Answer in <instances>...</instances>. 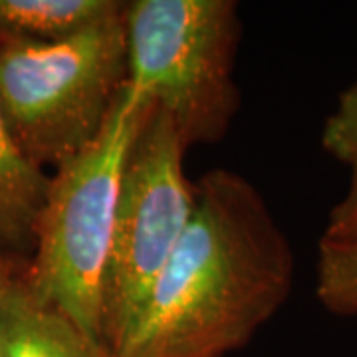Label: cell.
<instances>
[{"label":"cell","instance_id":"7c38bea8","mask_svg":"<svg viewBox=\"0 0 357 357\" xmlns=\"http://www.w3.org/2000/svg\"><path fill=\"white\" fill-rule=\"evenodd\" d=\"M24 268H20V264L16 262L14 256L2 255L0 252V302L2 298L6 296V292L13 288V284L16 282V278L22 274Z\"/></svg>","mask_w":357,"mask_h":357},{"label":"cell","instance_id":"6da1fadb","mask_svg":"<svg viewBox=\"0 0 357 357\" xmlns=\"http://www.w3.org/2000/svg\"><path fill=\"white\" fill-rule=\"evenodd\" d=\"M294 252L243 175L213 169L192 218L114 357H227L288 300Z\"/></svg>","mask_w":357,"mask_h":357},{"label":"cell","instance_id":"5b68a950","mask_svg":"<svg viewBox=\"0 0 357 357\" xmlns=\"http://www.w3.org/2000/svg\"><path fill=\"white\" fill-rule=\"evenodd\" d=\"M187 145L161 109L149 103L123 165L103 292V344L123 340L175 252L195 208L185 175Z\"/></svg>","mask_w":357,"mask_h":357},{"label":"cell","instance_id":"52a82bcc","mask_svg":"<svg viewBox=\"0 0 357 357\" xmlns=\"http://www.w3.org/2000/svg\"><path fill=\"white\" fill-rule=\"evenodd\" d=\"M50 177L32 165L10 137L0 114V252L22 255L34 246L36 222Z\"/></svg>","mask_w":357,"mask_h":357},{"label":"cell","instance_id":"3957f363","mask_svg":"<svg viewBox=\"0 0 357 357\" xmlns=\"http://www.w3.org/2000/svg\"><path fill=\"white\" fill-rule=\"evenodd\" d=\"M126 82V13L58 42L0 44V114L20 153L42 171L100 135Z\"/></svg>","mask_w":357,"mask_h":357},{"label":"cell","instance_id":"277c9868","mask_svg":"<svg viewBox=\"0 0 357 357\" xmlns=\"http://www.w3.org/2000/svg\"><path fill=\"white\" fill-rule=\"evenodd\" d=\"M128 86L173 121L187 147L215 143L238 109L232 0H135L126 8Z\"/></svg>","mask_w":357,"mask_h":357},{"label":"cell","instance_id":"8fae6325","mask_svg":"<svg viewBox=\"0 0 357 357\" xmlns=\"http://www.w3.org/2000/svg\"><path fill=\"white\" fill-rule=\"evenodd\" d=\"M321 241L332 244H357V163L351 165L349 189L344 199L333 206Z\"/></svg>","mask_w":357,"mask_h":357},{"label":"cell","instance_id":"ba28073f","mask_svg":"<svg viewBox=\"0 0 357 357\" xmlns=\"http://www.w3.org/2000/svg\"><path fill=\"white\" fill-rule=\"evenodd\" d=\"M117 0H0L2 42H58L126 13Z\"/></svg>","mask_w":357,"mask_h":357},{"label":"cell","instance_id":"9c48e42d","mask_svg":"<svg viewBox=\"0 0 357 357\" xmlns=\"http://www.w3.org/2000/svg\"><path fill=\"white\" fill-rule=\"evenodd\" d=\"M319 302L332 314H357V244L319 243Z\"/></svg>","mask_w":357,"mask_h":357},{"label":"cell","instance_id":"30bf717a","mask_svg":"<svg viewBox=\"0 0 357 357\" xmlns=\"http://www.w3.org/2000/svg\"><path fill=\"white\" fill-rule=\"evenodd\" d=\"M324 149L345 165L357 163V76L342 91L337 107L324 126Z\"/></svg>","mask_w":357,"mask_h":357},{"label":"cell","instance_id":"8992f818","mask_svg":"<svg viewBox=\"0 0 357 357\" xmlns=\"http://www.w3.org/2000/svg\"><path fill=\"white\" fill-rule=\"evenodd\" d=\"M0 357H114L58 307L40 302L24 270L0 302Z\"/></svg>","mask_w":357,"mask_h":357},{"label":"cell","instance_id":"7a4b0ae2","mask_svg":"<svg viewBox=\"0 0 357 357\" xmlns=\"http://www.w3.org/2000/svg\"><path fill=\"white\" fill-rule=\"evenodd\" d=\"M149 109L126 82L102 131L48 183L24 280L40 302L64 312L103 344V292L115 211L129 147ZM105 345V344H103Z\"/></svg>","mask_w":357,"mask_h":357}]
</instances>
